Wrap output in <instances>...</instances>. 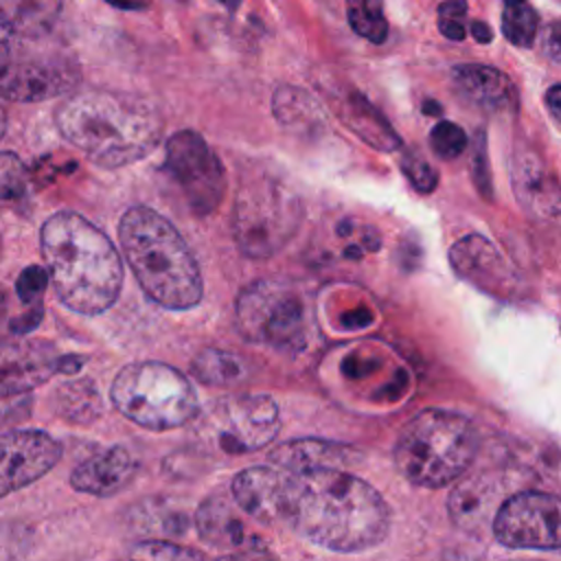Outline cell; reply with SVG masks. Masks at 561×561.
Here are the masks:
<instances>
[{"label":"cell","instance_id":"3957f363","mask_svg":"<svg viewBox=\"0 0 561 561\" xmlns=\"http://www.w3.org/2000/svg\"><path fill=\"white\" fill-rule=\"evenodd\" d=\"M55 123L72 147L103 169L147 158L162 136V123L149 103L110 90L70 94L57 107Z\"/></svg>","mask_w":561,"mask_h":561},{"label":"cell","instance_id":"8fae6325","mask_svg":"<svg viewBox=\"0 0 561 561\" xmlns=\"http://www.w3.org/2000/svg\"><path fill=\"white\" fill-rule=\"evenodd\" d=\"M559 497L543 491H519L504 500L493 515L495 539L513 550L559 548Z\"/></svg>","mask_w":561,"mask_h":561},{"label":"cell","instance_id":"7a4b0ae2","mask_svg":"<svg viewBox=\"0 0 561 561\" xmlns=\"http://www.w3.org/2000/svg\"><path fill=\"white\" fill-rule=\"evenodd\" d=\"M42 256L57 298L72 311L96 316L123 287V263L110 237L72 210L50 215L39 230Z\"/></svg>","mask_w":561,"mask_h":561},{"label":"cell","instance_id":"ee69618b","mask_svg":"<svg viewBox=\"0 0 561 561\" xmlns=\"http://www.w3.org/2000/svg\"><path fill=\"white\" fill-rule=\"evenodd\" d=\"M4 129H7V114H4V110L0 105V138L4 136Z\"/></svg>","mask_w":561,"mask_h":561},{"label":"cell","instance_id":"cb8c5ba5","mask_svg":"<svg viewBox=\"0 0 561 561\" xmlns=\"http://www.w3.org/2000/svg\"><path fill=\"white\" fill-rule=\"evenodd\" d=\"M272 110L276 121L294 134H313L324 123L322 110L313 96L294 85H280L274 92Z\"/></svg>","mask_w":561,"mask_h":561},{"label":"cell","instance_id":"52a82bcc","mask_svg":"<svg viewBox=\"0 0 561 561\" xmlns=\"http://www.w3.org/2000/svg\"><path fill=\"white\" fill-rule=\"evenodd\" d=\"M302 221L298 193L278 175L243 180L232 210V237L248 259L276 254L296 234Z\"/></svg>","mask_w":561,"mask_h":561},{"label":"cell","instance_id":"1f68e13d","mask_svg":"<svg viewBox=\"0 0 561 561\" xmlns=\"http://www.w3.org/2000/svg\"><path fill=\"white\" fill-rule=\"evenodd\" d=\"M131 557L138 559H158V561H180V559H204V552L188 548V546H180V543H171V541H142L136 543L129 550Z\"/></svg>","mask_w":561,"mask_h":561},{"label":"cell","instance_id":"60d3db41","mask_svg":"<svg viewBox=\"0 0 561 561\" xmlns=\"http://www.w3.org/2000/svg\"><path fill=\"white\" fill-rule=\"evenodd\" d=\"M11 35H15L13 33V28H11V24H9V20H7V15L2 13V9H0V42L2 39H7V37H11Z\"/></svg>","mask_w":561,"mask_h":561},{"label":"cell","instance_id":"ba28073f","mask_svg":"<svg viewBox=\"0 0 561 561\" xmlns=\"http://www.w3.org/2000/svg\"><path fill=\"white\" fill-rule=\"evenodd\" d=\"M237 327L254 344L300 351L307 346L311 331L309 305L296 285L261 278L239 294Z\"/></svg>","mask_w":561,"mask_h":561},{"label":"cell","instance_id":"d6a6232c","mask_svg":"<svg viewBox=\"0 0 561 561\" xmlns=\"http://www.w3.org/2000/svg\"><path fill=\"white\" fill-rule=\"evenodd\" d=\"M401 171L408 178V182L419 191V193H432L438 184V173L434 167L416 151H405L401 158Z\"/></svg>","mask_w":561,"mask_h":561},{"label":"cell","instance_id":"e575fe53","mask_svg":"<svg viewBox=\"0 0 561 561\" xmlns=\"http://www.w3.org/2000/svg\"><path fill=\"white\" fill-rule=\"evenodd\" d=\"M31 533L20 524L0 522V559H20L31 552Z\"/></svg>","mask_w":561,"mask_h":561},{"label":"cell","instance_id":"ab89813d","mask_svg":"<svg viewBox=\"0 0 561 561\" xmlns=\"http://www.w3.org/2000/svg\"><path fill=\"white\" fill-rule=\"evenodd\" d=\"M469 31H471L473 39H476V42H480V44H489V42L493 39L491 26H489L486 22H480V20H476V22H471V24H469Z\"/></svg>","mask_w":561,"mask_h":561},{"label":"cell","instance_id":"6da1fadb","mask_svg":"<svg viewBox=\"0 0 561 561\" xmlns=\"http://www.w3.org/2000/svg\"><path fill=\"white\" fill-rule=\"evenodd\" d=\"M280 522L333 552H362L383 541L390 513L383 497L340 467L285 471Z\"/></svg>","mask_w":561,"mask_h":561},{"label":"cell","instance_id":"83f0119b","mask_svg":"<svg viewBox=\"0 0 561 561\" xmlns=\"http://www.w3.org/2000/svg\"><path fill=\"white\" fill-rule=\"evenodd\" d=\"M346 18L359 37L373 44L386 42L388 20L383 15V0H346Z\"/></svg>","mask_w":561,"mask_h":561},{"label":"cell","instance_id":"44dd1931","mask_svg":"<svg viewBox=\"0 0 561 561\" xmlns=\"http://www.w3.org/2000/svg\"><path fill=\"white\" fill-rule=\"evenodd\" d=\"M353 447L320 438H296L280 443L270 451V462L283 471L296 473L318 467H342L353 460Z\"/></svg>","mask_w":561,"mask_h":561},{"label":"cell","instance_id":"e0dca14e","mask_svg":"<svg viewBox=\"0 0 561 561\" xmlns=\"http://www.w3.org/2000/svg\"><path fill=\"white\" fill-rule=\"evenodd\" d=\"M136 476V460L125 447H107L90 458L81 460L72 473V489L99 497L114 495L123 491Z\"/></svg>","mask_w":561,"mask_h":561},{"label":"cell","instance_id":"f6af8a7d","mask_svg":"<svg viewBox=\"0 0 561 561\" xmlns=\"http://www.w3.org/2000/svg\"><path fill=\"white\" fill-rule=\"evenodd\" d=\"M219 2H221V4H226V7H228V9H237V7H239V2H241V0H219Z\"/></svg>","mask_w":561,"mask_h":561},{"label":"cell","instance_id":"f1b7e54d","mask_svg":"<svg viewBox=\"0 0 561 561\" xmlns=\"http://www.w3.org/2000/svg\"><path fill=\"white\" fill-rule=\"evenodd\" d=\"M537 26H539L537 11L530 4H526V0L506 2V9L502 13V33L513 46H519V48L533 46Z\"/></svg>","mask_w":561,"mask_h":561},{"label":"cell","instance_id":"4fadbf2b","mask_svg":"<svg viewBox=\"0 0 561 561\" xmlns=\"http://www.w3.org/2000/svg\"><path fill=\"white\" fill-rule=\"evenodd\" d=\"M61 458V445L42 430L0 434V497L44 478Z\"/></svg>","mask_w":561,"mask_h":561},{"label":"cell","instance_id":"5b68a950","mask_svg":"<svg viewBox=\"0 0 561 561\" xmlns=\"http://www.w3.org/2000/svg\"><path fill=\"white\" fill-rule=\"evenodd\" d=\"M478 445V432L465 414L430 408L412 416L399 432L394 465L408 482L440 489L465 476Z\"/></svg>","mask_w":561,"mask_h":561},{"label":"cell","instance_id":"8d00e7d4","mask_svg":"<svg viewBox=\"0 0 561 561\" xmlns=\"http://www.w3.org/2000/svg\"><path fill=\"white\" fill-rule=\"evenodd\" d=\"M33 410L31 392L22 394H0V430L24 421Z\"/></svg>","mask_w":561,"mask_h":561},{"label":"cell","instance_id":"7bdbcfd3","mask_svg":"<svg viewBox=\"0 0 561 561\" xmlns=\"http://www.w3.org/2000/svg\"><path fill=\"white\" fill-rule=\"evenodd\" d=\"M423 110H425V112H427V114H438V112H440V105H436V103H434V101H427V103H425V107H423Z\"/></svg>","mask_w":561,"mask_h":561},{"label":"cell","instance_id":"7c38bea8","mask_svg":"<svg viewBox=\"0 0 561 561\" xmlns=\"http://www.w3.org/2000/svg\"><path fill=\"white\" fill-rule=\"evenodd\" d=\"M213 438L226 454H248L267 445L280 430L278 408L265 394L219 399L208 414Z\"/></svg>","mask_w":561,"mask_h":561},{"label":"cell","instance_id":"277c9868","mask_svg":"<svg viewBox=\"0 0 561 561\" xmlns=\"http://www.w3.org/2000/svg\"><path fill=\"white\" fill-rule=\"evenodd\" d=\"M118 239L138 285L156 305L182 311L202 300L197 261L169 219L134 206L121 217Z\"/></svg>","mask_w":561,"mask_h":561},{"label":"cell","instance_id":"d6986e66","mask_svg":"<svg viewBox=\"0 0 561 561\" xmlns=\"http://www.w3.org/2000/svg\"><path fill=\"white\" fill-rule=\"evenodd\" d=\"M451 81L456 90L480 110L508 112L517 105L515 83L493 66L460 64L451 68Z\"/></svg>","mask_w":561,"mask_h":561},{"label":"cell","instance_id":"74e56055","mask_svg":"<svg viewBox=\"0 0 561 561\" xmlns=\"http://www.w3.org/2000/svg\"><path fill=\"white\" fill-rule=\"evenodd\" d=\"M543 44H546V53L548 57L559 64L561 59V33H559V22H552L543 35Z\"/></svg>","mask_w":561,"mask_h":561},{"label":"cell","instance_id":"f35d334b","mask_svg":"<svg viewBox=\"0 0 561 561\" xmlns=\"http://www.w3.org/2000/svg\"><path fill=\"white\" fill-rule=\"evenodd\" d=\"M546 103H548V112L552 116L554 123L561 121V85L552 83L546 92Z\"/></svg>","mask_w":561,"mask_h":561},{"label":"cell","instance_id":"f546056e","mask_svg":"<svg viewBox=\"0 0 561 561\" xmlns=\"http://www.w3.org/2000/svg\"><path fill=\"white\" fill-rule=\"evenodd\" d=\"M28 188V171L24 162L11 153L0 151V202L20 199Z\"/></svg>","mask_w":561,"mask_h":561},{"label":"cell","instance_id":"4dcf8cb0","mask_svg":"<svg viewBox=\"0 0 561 561\" xmlns=\"http://www.w3.org/2000/svg\"><path fill=\"white\" fill-rule=\"evenodd\" d=\"M467 134L451 121H438L430 131V147L443 160H454L467 149Z\"/></svg>","mask_w":561,"mask_h":561},{"label":"cell","instance_id":"b9f144b4","mask_svg":"<svg viewBox=\"0 0 561 561\" xmlns=\"http://www.w3.org/2000/svg\"><path fill=\"white\" fill-rule=\"evenodd\" d=\"M105 2L114 4L116 9H127V11H131V9H140V7H142V2H136V0H105Z\"/></svg>","mask_w":561,"mask_h":561},{"label":"cell","instance_id":"603a6c76","mask_svg":"<svg viewBox=\"0 0 561 561\" xmlns=\"http://www.w3.org/2000/svg\"><path fill=\"white\" fill-rule=\"evenodd\" d=\"M340 118L364 142L373 145L379 151H394L401 145L397 131L388 125L379 110L370 105V101L364 99L359 92H351L344 96V101L340 103Z\"/></svg>","mask_w":561,"mask_h":561},{"label":"cell","instance_id":"9c48e42d","mask_svg":"<svg viewBox=\"0 0 561 561\" xmlns=\"http://www.w3.org/2000/svg\"><path fill=\"white\" fill-rule=\"evenodd\" d=\"M37 39L11 35L0 42V99L37 103L77 88L79 66L64 53L35 44Z\"/></svg>","mask_w":561,"mask_h":561},{"label":"cell","instance_id":"2e32d148","mask_svg":"<svg viewBox=\"0 0 561 561\" xmlns=\"http://www.w3.org/2000/svg\"><path fill=\"white\" fill-rule=\"evenodd\" d=\"M511 173L513 191L524 213L543 221L559 215V180L546 158H541L535 149H517L513 156Z\"/></svg>","mask_w":561,"mask_h":561},{"label":"cell","instance_id":"ffe728a7","mask_svg":"<svg viewBox=\"0 0 561 561\" xmlns=\"http://www.w3.org/2000/svg\"><path fill=\"white\" fill-rule=\"evenodd\" d=\"M195 528L204 541L219 550H245L254 546V539L245 530V524L237 515L234 506L219 495L208 497L199 504L195 513Z\"/></svg>","mask_w":561,"mask_h":561},{"label":"cell","instance_id":"ac0fdd59","mask_svg":"<svg viewBox=\"0 0 561 561\" xmlns=\"http://www.w3.org/2000/svg\"><path fill=\"white\" fill-rule=\"evenodd\" d=\"M285 471L278 467H248L232 480V497L243 513L261 524H280V491Z\"/></svg>","mask_w":561,"mask_h":561},{"label":"cell","instance_id":"4316f807","mask_svg":"<svg viewBox=\"0 0 561 561\" xmlns=\"http://www.w3.org/2000/svg\"><path fill=\"white\" fill-rule=\"evenodd\" d=\"M191 373L210 386H230L245 377V362L219 348H206L191 362Z\"/></svg>","mask_w":561,"mask_h":561},{"label":"cell","instance_id":"9a60e30c","mask_svg":"<svg viewBox=\"0 0 561 561\" xmlns=\"http://www.w3.org/2000/svg\"><path fill=\"white\" fill-rule=\"evenodd\" d=\"M451 270L495 298H508L515 289V274L497 248L482 234H467L458 239L449 250Z\"/></svg>","mask_w":561,"mask_h":561},{"label":"cell","instance_id":"30bf717a","mask_svg":"<svg viewBox=\"0 0 561 561\" xmlns=\"http://www.w3.org/2000/svg\"><path fill=\"white\" fill-rule=\"evenodd\" d=\"M167 171L193 213L208 215L221 204L226 173L215 151L197 131L182 129L167 140Z\"/></svg>","mask_w":561,"mask_h":561},{"label":"cell","instance_id":"d590c367","mask_svg":"<svg viewBox=\"0 0 561 561\" xmlns=\"http://www.w3.org/2000/svg\"><path fill=\"white\" fill-rule=\"evenodd\" d=\"M48 285V272L42 265H28L20 272L15 280V291L22 302H39Z\"/></svg>","mask_w":561,"mask_h":561},{"label":"cell","instance_id":"d4e9b609","mask_svg":"<svg viewBox=\"0 0 561 561\" xmlns=\"http://www.w3.org/2000/svg\"><path fill=\"white\" fill-rule=\"evenodd\" d=\"M64 0H0L15 35L44 37L59 18Z\"/></svg>","mask_w":561,"mask_h":561},{"label":"cell","instance_id":"5bb4252c","mask_svg":"<svg viewBox=\"0 0 561 561\" xmlns=\"http://www.w3.org/2000/svg\"><path fill=\"white\" fill-rule=\"evenodd\" d=\"M81 359L57 355L46 342L0 340V394H22L57 373L79 370Z\"/></svg>","mask_w":561,"mask_h":561},{"label":"cell","instance_id":"7402d4cb","mask_svg":"<svg viewBox=\"0 0 561 561\" xmlns=\"http://www.w3.org/2000/svg\"><path fill=\"white\" fill-rule=\"evenodd\" d=\"M495 495L497 489L489 476H460L458 484L451 489L447 500L454 524L467 530H476L478 526H482L491 517Z\"/></svg>","mask_w":561,"mask_h":561},{"label":"cell","instance_id":"836d02e7","mask_svg":"<svg viewBox=\"0 0 561 561\" xmlns=\"http://www.w3.org/2000/svg\"><path fill=\"white\" fill-rule=\"evenodd\" d=\"M467 2L465 0H445L438 7V31L454 42L465 39L467 35Z\"/></svg>","mask_w":561,"mask_h":561},{"label":"cell","instance_id":"8992f818","mask_svg":"<svg viewBox=\"0 0 561 561\" xmlns=\"http://www.w3.org/2000/svg\"><path fill=\"white\" fill-rule=\"evenodd\" d=\"M110 397L129 421L153 432L182 427L197 414L193 383L162 362H136L121 368Z\"/></svg>","mask_w":561,"mask_h":561},{"label":"cell","instance_id":"484cf974","mask_svg":"<svg viewBox=\"0 0 561 561\" xmlns=\"http://www.w3.org/2000/svg\"><path fill=\"white\" fill-rule=\"evenodd\" d=\"M55 408L70 423H90L103 410L99 390L90 379H72L61 383L55 392Z\"/></svg>","mask_w":561,"mask_h":561},{"label":"cell","instance_id":"bcb514c9","mask_svg":"<svg viewBox=\"0 0 561 561\" xmlns=\"http://www.w3.org/2000/svg\"><path fill=\"white\" fill-rule=\"evenodd\" d=\"M504 2H522V0H504Z\"/></svg>","mask_w":561,"mask_h":561}]
</instances>
